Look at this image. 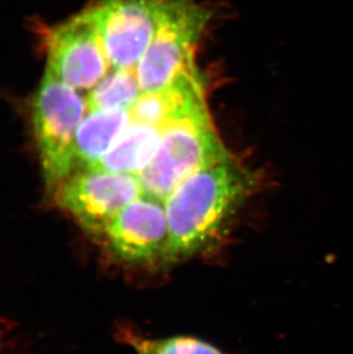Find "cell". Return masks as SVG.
<instances>
[{
  "label": "cell",
  "mask_w": 353,
  "mask_h": 354,
  "mask_svg": "<svg viewBox=\"0 0 353 354\" xmlns=\"http://www.w3.org/2000/svg\"><path fill=\"white\" fill-rule=\"evenodd\" d=\"M228 158L206 111L163 127L156 154L137 177L143 194L164 202L190 176Z\"/></svg>",
  "instance_id": "cell-2"
},
{
  "label": "cell",
  "mask_w": 353,
  "mask_h": 354,
  "mask_svg": "<svg viewBox=\"0 0 353 354\" xmlns=\"http://www.w3.org/2000/svg\"><path fill=\"white\" fill-rule=\"evenodd\" d=\"M157 28L137 64L143 93L159 92L194 66V47L207 24L208 14L190 0H155Z\"/></svg>",
  "instance_id": "cell-3"
},
{
  "label": "cell",
  "mask_w": 353,
  "mask_h": 354,
  "mask_svg": "<svg viewBox=\"0 0 353 354\" xmlns=\"http://www.w3.org/2000/svg\"><path fill=\"white\" fill-rule=\"evenodd\" d=\"M143 93L137 74L131 69H116L107 75L87 97L89 111L127 109L130 111Z\"/></svg>",
  "instance_id": "cell-11"
},
{
  "label": "cell",
  "mask_w": 353,
  "mask_h": 354,
  "mask_svg": "<svg viewBox=\"0 0 353 354\" xmlns=\"http://www.w3.org/2000/svg\"><path fill=\"white\" fill-rule=\"evenodd\" d=\"M143 194L134 174L87 170L64 183L57 200L84 231L102 236L117 214Z\"/></svg>",
  "instance_id": "cell-5"
},
{
  "label": "cell",
  "mask_w": 353,
  "mask_h": 354,
  "mask_svg": "<svg viewBox=\"0 0 353 354\" xmlns=\"http://www.w3.org/2000/svg\"><path fill=\"white\" fill-rule=\"evenodd\" d=\"M114 254L127 263L167 256L169 227L163 201L143 194L117 214L107 228Z\"/></svg>",
  "instance_id": "cell-8"
},
{
  "label": "cell",
  "mask_w": 353,
  "mask_h": 354,
  "mask_svg": "<svg viewBox=\"0 0 353 354\" xmlns=\"http://www.w3.org/2000/svg\"><path fill=\"white\" fill-rule=\"evenodd\" d=\"M89 10L109 66L136 67L156 32L155 0H100Z\"/></svg>",
  "instance_id": "cell-7"
},
{
  "label": "cell",
  "mask_w": 353,
  "mask_h": 354,
  "mask_svg": "<svg viewBox=\"0 0 353 354\" xmlns=\"http://www.w3.org/2000/svg\"><path fill=\"white\" fill-rule=\"evenodd\" d=\"M47 55V73L77 91L93 88L109 64L90 10L51 31Z\"/></svg>",
  "instance_id": "cell-6"
},
{
  "label": "cell",
  "mask_w": 353,
  "mask_h": 354,
  "mask_svg": "<svg viewBox=\"0 0 353 354\" xmlns=\"http://www.w3.org/2000/svg\"><path fill=\"white\" fill-rule=\"evenodd\" d=\"M89 106L73 87L46 73L34 100L35 136L47 187L64 181L73 170L75 138Z\"/></svg>",
  "instance_id": "cell-4"
},
{
  "label": "cell",
  "mask_w": 353,
  "mask_h": 354,
  "mask_svg": "<svg viewBox=\"0 0 353 354\" xmlns=\"http://www.w3.org/2000/svg\"><path fill=\"white\" fill-rule=\"evenodd\" d=\"M130 111L101 109L91 111L82 120L75 138V158L87 170L93 167L117 137L130 125Z\"/></svg>",
  "instance_id": "cell-10"
},
{
  "label": "cell",
  "mask_w": 353,
  "mask_h": 354,
  "mask_svg": "<svg viewBox=\"0 0 353 354\" xmlns=\"http://www.w3.org/2000/svg\"><path fill=\"white\" fill-rule=\"evenodd\" d=\"M127 343L137 354H224L207 342L193 337L148 339L130 334Z\"/></svg>",
  "instance_id": "cell-12"
},
{
  "label": "cell",
  "mask_w": 353,
  "mask_h": 354,
  "mask_svg": "<svg viewBox=\"0 0 353 354\" xmlns=\"http://www.w3.org/2000/svg\"><path fill=\"white\" fill-rule=\"evenodd\" d=\"M162 139V129L134 122L114 141L106 154L89 170L138 176L152 162Z\"/></svg>",
  "instance_id": "cell-9"
},
{
  "label": "cell",
  "mask_w": 353,
  "mask_h": 354,
  "mask_svg": "<svg viewBox=\"0 0 353 354\" xmlns=\"http://www.w3.org/2000/svg\"><path fill=\"white\" fill-rule=\"evenodd\" d=\"M255 188L253 174L230 156L190 176L164 201L165 259H185L216 243Z\"/></svg>",
  "instance_id": "cell-1"
}]
</instances>
